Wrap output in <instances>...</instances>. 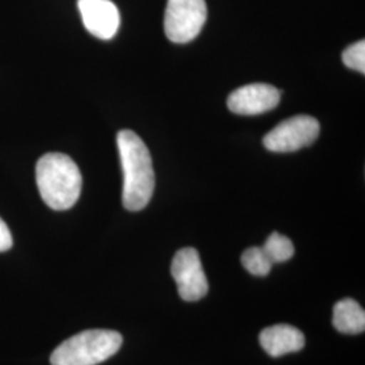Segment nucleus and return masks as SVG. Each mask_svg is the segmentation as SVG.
Here are the masks:
<instances>
[{"instance_id":"3","label":"nucleus","mask_w":365,"mask_h":365,"mask_svg":"<svg viewBox=\"0 0 365 365\" xmlns=\"http://www.w3.org/2000/svg\"><path fill=\"white\" fill-rule=\"evenodd\" d=\"M122 346L114 330H86L64 341L51 356L52 365H98L113 357Z\"/></svg>"},{"instance_id":"2","label":"nucleus","mask_w":365,"mask_h":365,"mask_svg":"<svg viewBox=\"0 0 365 365\" xmlns=\"http://www.w3.org/2000/svg\"><path fill=\"white\" fill-rule=\"evenodd\" d=\"M39 195L53 210L64 211L75 206L81 192V173L76 163L63 153L41 157L36 168Z\"/></svg>"},{"instance_id":"8","label":"nucleus","mask_w":365,"mask_h":365,"mask_svg":"<svg viewBox=\"0 0 365 365\" xmlns=\"http://www.w3.org/2000/svg\"><path fill=\"white\" fill-rule=\"evenodd\" d=\"M78 11L86 29L93 37L111 39L120 25V15L111 0H78Z\"/></svg>"},{"instance_id":"6","label":"nucleus","mask_w":365,"mask_h":365,"mask_svg":"<svg viewBox=\"0 0 365 365\" xmlns=\"http://www.w3.org/2000/svg\"><path fill=\"white\" fill-rule=\"evenodd\" d=\"M170 272L182 300L196 302L206 297L209 283L196 249H180L172 260Z\"/></svg>"},{"instance_id":"12","label":"nucleus","mask_w":365,"mask_h":365,"mask_svg":"<svg viewBox=\"0 0 365 365\" xmlns=\"http://www.w3.org/2000/svg\"><path fill=\"white\" fill-rule=\"evenodd\" d=\"M241 261L249 274L255 276H267L271 272V268L274 265L267 257L262 248L259 247L247 249L241 256Z\"/></svg>"},{"instance_id":"9","label":"nucleus","mask_w":365,"mask_h":365,"mask_svg":"<svg viewBox=\"0 0 365 365\" xmlns=\"http://www.w3.org/2000/svg\"><path fill=\"white\" fill-rule=\"evenodd\" d=\"M304 342V336L299 329L284 324L267 327L260 333L261 346L272 357L299 352Z\"/></svg>"},{"instance_id":"10","label":"nucleus","mask_w":365,"mask_h":365,"mask_svg":"<svg viewBox=\"0 0 365 365\" xmlns=\"http://www.w3.org/2000/svg\"><path fill=\"white\" fill-rule=\"evenodd\" d=\"M333 325L345 334H359L365 329V313L363 307L353 299H342L334 304Z\"/></svg>"},{"instance_id":"14","label":"nucleus","mask_w":365,"mask_h":365,"mask_svg":"<svg viewBox=\"0 0 365 365\" xmlns=\"http://www.w3.org/2000/svg\"><path fill=\"white\" fill-rule=\"evenodd\" d=\"M13 247V235L6 225V222L0 218V252H6Z\"/></svg>"},{"instance_id":"1","label":"nucleus","mask_w":365,"mask_h":365,"mask_svg":"<svg viewBox=\"0 0 365 365\" xmlns=\"http://www.w3.org/2000/svg\"><path fill=\"white\" fill-rule=\"evenodd\" d=\"M117 143L123 170L122 202L125 209L140 211L148 206L155 191L152 156L148 146L134 131H119Z\"/></svg>"},{"instance_id":"4","label":"nucleus","mask_w":365,"mask_h":365,"mask_svg":"<svg viewBox=\"0 0 365 365\" xmlns=\"http://www.w3.org/2000/svg\"><path fill=\"white\" fill-rule=\"evenodd\" d=\"M207 19L205 0H168L164 31L175 43H187L196 38Z\"/></svg>"},{"instance_id":"7","label":"nucleus","mask_w":365,"mask_h":365,"mask_svg":"<svg viewBox=\"0 0 365 365\" xmlns=\"http://www.w3.org/2000/svg\"><path fill=\"white\" fill-rule=\"evenodd\" d=\"M280 102V91L264 83H255L241 87L230 93L227 107L240 115H259L274 110Z\"/></svg>"},{"instance_id":"13","label":"nucleus","mask_w":365,"mask_h":365,"mask_svg":"<svg viewBox=\"0 0 365 365\" xmlns=\"http://www.w3.org/2000/svg\"><path fill=\"white\" fill-rule=\"evenodd\" d=\"M344 64L357 72L365 73V41L361 39L351 46H348L342 53Z\"/></svg>"},{"instance_id":"5","label":"nucleus","mask_w":365,"mask_h":365,"mask_svg":"<svg viewBox=\"0 0 365 365\" xmlns=\"http://www.w3.org/2000/svg\"><path fill=\"white\" fill-rule=\"evenodd\" d=\"M318 135L319 123L315 118L297 115L279 123L264 137L262 143L271 152L287 153L313 144Z\"/></svg>"},{"instance_id":"11","label":"nucleus","mask_w":365,"mask_h":365,"mask_svg":"<svg viewBox=\"0 0 365 365\" xmlns=\"http://www.w3.org/2000/svg\"><path fill=\"white\" fill-rule=\"evenodd\" d=\"M261 248L272 264L289 260L295 252L291 240L286 235H279L276 232L267 238L264 247Z\"/></svg>"}]
</instances>
